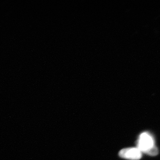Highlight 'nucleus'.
Instances as JSON below:
<instances>
[{"mask_svg":"<svg viewBox=\"0 0 160 160\" xmlns=\"http://www.w3.org/2000/svg\"><path fill=\"white\" fill-rule=\"evenodd\" d=\"M137 146L140 151L152 156L157 155L158 153V150L155 146L153 138L148 132H143L140 135Z\"/></svg>","mask_w":160,"mask_h":160,"instance_id":"f257e3e1","label":"nucleus"},{"mask_svg":"<svg viewBox=\"0 0 160 160\" xmlns=\"http://www.w3.org/2000/svg\"><path fill=\"white\" fill-rule=\"evenodd\" d=\"M119 155L123 158L130 160H139L142 158V152L138 148H126L120 150Z\"/></svg>","mask_w":160,"mask_h":160,"instance_id":"f03ea898","label":"nucleus"}]
</instances>
